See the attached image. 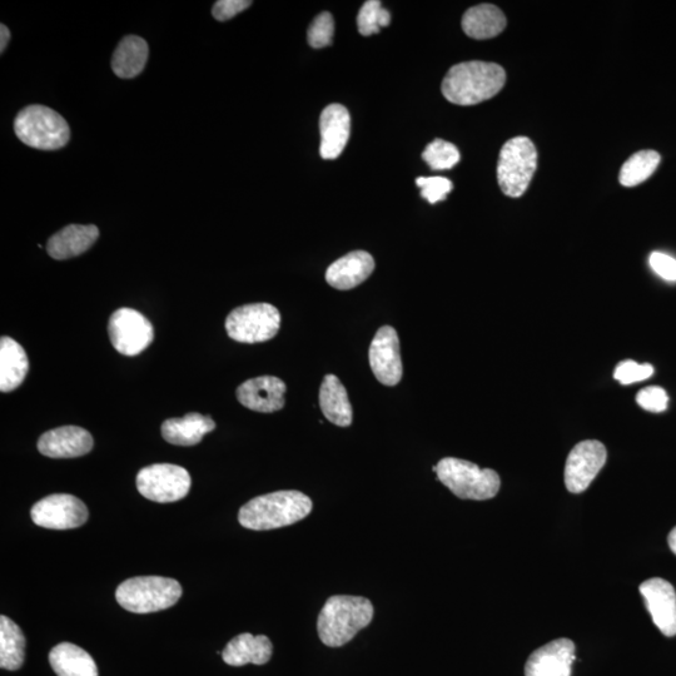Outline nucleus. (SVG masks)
Returning a JSON list of instances; mask_svg holds the SVG:
<instances>
[{
    "instance_id": "obj_3",
    "label": "nucleus",
    "mask_w": 676,
    "mask_h": 676,
    "mask_svg": "<svg viewBox=\"0 0 676 676\" xmlns=\"http://www.w3.org/2000/svg\"><path fill=\"white\" fill-rule=\"evenodd\" d=\"M506 73L499 64L465 62L447 72L441 91L457 106H474L495 97L504 88Z\"/></svg>"
},
{
    "instance_id": "obj_35",
    "label": "nucleus",
    "mask_w": 676,
    "mask_h": 676,
    "mask_svg": "<svg viewBox=\"0 0 676 676\" xmlns=\"http://www.w3.org/2000/svg\"><path fill=\"white\" fill-rule=\"evenodd\" d=\"M636 402H638L641 409L659 414V412L665 411L666 407H668L669 397L661 387L650 386L645 387V389L639 392L638 396H636Z\"/></svg>"
},
{
    "instance_id": "obj_9",
    "label": "nucleus",
    "mask_w": 676,
    "mask_h": 676,
    "mask_svg": "<svg viewBox=\"0 0 676 676\" xmlns=\"http://www.w3.org/2000/svg\"><path fill=\"white\" fill-rule=\"evenodd\" d=\"M191 484L188 471L177 465H151L144 467L137 475V487L141 495L161 504L185 499Z\"/></svg>"
},
{
    "instance_id": "obj_27",
    "label": "nucleus",
    "mask_w": 676,
    "mask_h": 676,
    "mask_svg": "<svg viewBox=\"0 0 676 676\" xmlns=\"http://www.w3.org/2000/svg\"><path fill=\"white\" fill-rule=\"evenodd\" d=\"M506 18L504 13L492 4H480L472 7L462 18V29L470 38L490 39L504 31Z\"/></svg>"
},
{
    "instance_id": "obj_24",
    "label": "nucleus",
    "mask_w": 676,
    "mask_h": 676,
    "mask_svg": "<svg viewBox=\"0 0 676 676\" xmlns=\"http://www.w3.org/2000/svg\"><path fill=\"white\" fill-rule=\"evenodd\" d=\"M320 407L326 419L340 427L352 424V406L345 386L335 375H326L320 389Z\"/></svg>"
},
{
    "instance_id": "obj_39",
    "label": "nucleus",
    "mask_w": 676,
    "mask_h": 676,
    "mask_svg": "<svg viewBox=\"0 0 676 676\" xmlns=\"http://www.w3.org/2000/svg\"><path fill=\"white\" fill-rule=\"evenodd\" d=\"M668 543L671 551L676 555V526L673 530L670 531L668 536Z\"/></svg>"
},
{
    "instance_id": "obj_7",
    "label": "nucleus",
    "mask_w": 676,
    "mask_h": 676,
    "mask_svg": "<svg viewBox=\"0 0 676 676\" xmlns=\"http://www.w3.org/2000/svg\"><path fill=\"white\" fill-rule=\"evenodd\" d=\"M538 167V152L528 137H515L502 147L497 163V182L506 196L524 195Z\"/></svg>"
},
{
    "instance_id": "obj_29",
    "label": "nucleus",
    "mask_w": 676,
    "mask_h": 676,
    "mask_svg": "<svg viewBox=\"0 0 676 676\" xmlns=\"http://www.w3.org/2000/svg\"><path fill=\"white\" fill-rule=\"evenodd\" d=\"M661 161L655 151H640L633 154L621 168L619 181L624 187H635L649 180Z\"/></svg>"
},
{
    "instance_id": "obj_25",
    "label": "nucleus",
    "mask_w": 676,
    "mask_h": 676,
    "mask_svg": "<svg viewBox=\"0 0 676 676\" xmlns=\"http://www.w3.org/2000/svg\"><path fill=\"white\" fill-rule=\"evenodd\" d=\"M49 663L58 676H98L96 661L92 656L71 643L54 646L49 653Z\"/></svg>"
},
{
    "instance_id": "obj_13",
    "label": "nucleus",
    "mask_w": 676,
    "mask_h": 676,
    "mask_svg": "<svg viewBox=\"0 0 676 676\" xmlns=\"http://www.w3.org/2000/svg\"><path fill=\"white\" fill-rule=\"evenodd\" d=\"M370 366L377 380L385 386H396L402 379L399 335L394 327L384 326L377 331L369 352Z\"/></svg>"
},
{
    "instance_id": "obj_22",
    "label": "nucleus",
    "mask_w": 676,
    "mask_h": 676,
    "mask_svg": "<svg viewBox=\"0 0 676 676\" xmlns=\"http://www.w3.org/2000/svg\"><path fill=\"white\" fill-rule=\"evenodd\" d=\"M216 429V422L210 416H203L197 412L163 422L162 436L169 444L177 446H195L200 444L203 437Z\"/></svg>"
},
{
    "instance_id": "obj_31",
    "label": "nucleus",
    "mask_w": 676,
    "mask_h": 676,
    "mask_svg": "<svg viewBox=\"0 0 676 676\" xmlns=\"http://www.w3.org/2000/svg\"><path fill=\"white\" fill-rule=\"evenodd\" d=\"M390 23V13L385 8H382L379 0H369V2H366L360 9L359 16H357V26H359V32L364 37L380 33V29L389 27Z\"/></svg>"
},
{
    "instance_id": "obj_17",
    "label": "nucleus",
    "mask_w": 676,
    "mask_h": 676,
    "mask_svg": "<svg viewBox=\"0 0 676 676\" xmlns=\"http://www.w3.org/2000/svg\"><path fill=\"white\" fill-rule=\"evenodd\" d=\"M93 445L91 432L78 426H63L43 434L38 450L52 459H73L89 454Z\"/></svg>"
},
{
    "instance_id": "obj_26",
    "label": "nucleus",
    "mask_w": 676,
    "mask_h": 676,
    "mask_svg": "<svg viewBox=\"0 0 676 676\" xmlns=\"http://www.w3.org/2000/svg\"><path fill=\"white\" fill-rule=\"evenodd\" d=\"M148 44L137 36L124 37L113 53L112 69L122 79L136 78L148 61Z\"/></svg>"
},
{
    "instance_id": "obj_21",
    "label": "nucleus",
    "mask_w": 676,
    "mask_h": 676,
    "mask_svg": "<svg viewBox=\"0 0 676 676\" xmlns=\"http://www.w3.org/2000/svg\"><path fill=\"white\" fill-rule=\"evenodd\" d=\"M273 651L271 640L266 635L245 633L233 638L222 651V658L231 666L247 664L265 665Z\"/></svg>"
},
{
    "instance_id": "obj_10",
    "label": "nucleus",
    "mask_w": 676,
    "mask_h": 676,
    "mask_svg": "<svg viewBox=\"0 0 676 676\" xmlns=\"http://www.w3.org/2000/svg\"><path fill=\"white\" fill-rule=\"evenodd\" d=\"M108 335L119 354L137 356L142 354L154 340L152 323L141 312L132 308H119L108 322Z\"/></svg>"
},
{
    "instance_id": "obj_30",
    "label": "nucleus",
    "mask_w": 676,
    "mask_h": 676,
    "mask_svg": "<svg viewBox=\"0 0 676 676\" xmlns=\"http://www.w3.org/2000/svg\"><path fill=\"white\" fill-rule=\"evenodd\" d=\"M422 158L434 171H445L455 167L460 162L461 156L455 144L444 139H435L434 142L427 144Z\"/></svg>"
},
{
    "instance_id": "obj_18",
    "label": "nucleus",
    "mask_w": 676,
    "mask_h": 676,
    "mask_svg": "<svg viewBox=\"0 0 676 676\" xmlns=\"http://www.w3.org/2000/svg\"><path fill=\"white\" fill-rule=\"evenodd\" d=\"M351 117L342 104H330L321 114L320 154L323 159H336L344 152L350 139Z\"/></svg>"
},
{
    "instance_id": "obj_34",
    "label": "nucleus",
    "mask_w": 676,
    "mask_h": 676,
    "mask_svg": "<svg viewBox=\"0 0 676 676\" xmlns=\"http://www.w3.org/2000/svg\"><path fill=\"white\" fill-rule=\"evenodd\" d=\"M653 374L654 367L649 364L639 365L635 361H624L616 367L614 379L626 386L648 380Z\"/></svg>"
},
{
    "instance_id": "obj_16",
    "label": "nucleus",
    "mask_w": 676,
    "mask_h": 676,
    "mask_svg": "<svg viewBox=\"0 0 676 676\" xmlns=\"http://www.w3.org/2000/svg\"><path fill=\"white\" fill-rule=\"evenodd\" d=\"M575 644L570 639H556L529 656L525 676H571Z\"/></svg>"
},
{
    "instance_id": "obj_32",
    "label": "nucleus",
    "mask_w": 676,
    "mask_h": 676,
    "mask_svg": "<svg viewBox=\"0 0 676 676\" xmlns=\"http://www.w3.org/2000/svg\"><path fill=\"white\" fill-rule=\"evenodd\" d=\"M333 34H335V22L330 13L323 12L313 19L308 28V43L315 49L331 46Z\"/></svg>"
},
{
    "instance_id": "obj_1",
    "label": "nucleus",
    "mask_w": 676,
    "mask_h": 676,
    "mask_svg": "<svg viewBox=\"0 0 676 676\" xmlns=\"http://www.w3.org/2000/svg\"><path fill=\"white\" fill-rule=\"evenodd\" d=\"M312 500L303 492L277 491L255 497L243 505L238 521L248 530L266 531L298 523L312 511Z\"/></svg>"
},
{
    "instance_id": "obj_37",
    "label": "nucleus",
    "mask_w": 676,
    "mask_h": 676,
    "mask_svg": "<svg viewBox=\"0 0 676 676\" xmlns=\"http://www.w3.org/2000/svg\"><path fill=\"white\" fill-rule=\"evenodd\" d=\"M649 263L651 270L665 281L676 282V260L663 252H653Z\"/></svg>"
},
{
    "instance_id": "obj_23",
    "label": "nucleus",
    "mask_w": 676,
    "mask_h": 676,
    "mask_svg": "<svg viewBox=\"0 0 676 676\" xmlns=\"http://www.w3.org/2000/svg\"><path fill=\"white\" fill-rule=\"evenodd\" d=\"M29 362L26 351L13 338L0 340V390L11 392L26 380Z\"/></svg>"
},
{
    "instance_id": "obj_20",
    "label": "nucleus",
    "mask_w": 676,
    "mask_h": 676,
    "mask_svg": "<svg viewBox=\"0 0 676 676\" xmlns=\"http://www.w3.org/2000/svg\"><path fill=\"white\" fill-rule=\"evenodd\" d=\"M98 237L99 230L96 226L69 225L49 238L47 252L54 260H68L87 252Z\"/></svg>"
},
{
    "instance_id": "obj_15",
    "label": "nucleus",
    "mask_w": 676,
    "mask_h": 676,
    "mask_svg": "<svg viewBox=\"0 0 676 676\" xmlns=\"http://www.w3.org/2000/svg\"><path fill=\"white\" fill-rule=\"evenodd\" d=\"M285 382L275 376H261L243 382L236 391L240 404L252 411L271 414L285 406Z\"/></svg>"
},
{
    "instance_id": "obj_38",
    "label": "nucleus",
    "mask_w": 676,
    "mask_h": 676,
    "mask_svg": "<svg viewBox=\"0 0 676 676\" xmlns=\"http://www.w3.org/2000/svg\"><path fill=\"white\" fill-rule=\"evenodd\" d=\"M9 41H11V32H9L8 27L2 24V27H0V52L6 51Z\"/></svg>"
},
{
    "instance_id": "obj_6",
    "label": "nucleus",
    "mask_w": 676,
    "mask_h": 676,
    "mask_svg": "<svg viewBox=\"0 0 676 676\" xmlns=\"http://www.w3.org/2000/svg\"><path fill=\"white\" fill-rule=\"evenodd\" d=\"M14 132L26 146L42 151L61 149L71 138L66 119L53 109L39 104L19 112L14 121Z\"/></svg>"
},
{
    "instance_id": "obj_19",
    "label": "nucleus",
    "mask_w": 676,
    "mask_h": 676,
    "mask_svg": "<svg viewBox=\"0 0 676 676\" xmlns=\"http://www.w3.org/2000/svg\"><path fill=\"white\" fill-rule=\"evenodd\" d=\"M374 270V257L365 251H355L328 267L326 281L336 290H352L364 283Z\"/></svg>"
},
{
    "instance_id": "obj_33",
    "label": "nucleus",
    "mask_w": 676,
    "mask_h": 676,
    "mask_svg": "<svg viewBox=\"0 0 676 676\" xmlns=\"http://www.w3.org/2000/svg\"><path fill=\"white\" fill-rule=\"evenodd\" d=\"M416 185L421 188V196L431 205L445 201L452 191V182L445 177H420Z\"/></svg>"
},
{
    "instance_id": "obj_36",
    "label": "nucleus",
    "mask_w": 676,
    "mask_h": 676,
    "mask_svg": "<svg viewBox=\"0 0 676 676\" xmlns=\"http://www.w3.org/2000/svg\"><path fill=\"white\" fill-rule=\"evenodd\" d=\"M251 6L250 0H218L212 8V16L218 22H227Z\"/></svg>"
},
{
    "instance_id": "obj_4",
    "label": "nucleus",
    "mask_w": 676,
    "mask_h": 676,
    "mask_svg": "<svg viewBox=\"0 0 676 676\" xmlns=\"http://www.w3.org/2000/svg\"><path fill=\"white\" fill-rule=\"evenodd\" d=\"M434 471L439 480L452 494L464 500H490L500 490L501 480L497 472L480 469L470 461L445 457Z\"/></svg>"
},
{
    "instance_id": "obj_2",
    "label": "nucleus",
    "mask_w": 676,
    "mask_h": 676,
    "mask_svg": "<svg viewBox=\"0 0 676 676\" xmlns=\"http://www.w3.org/2000/svg\"><path fill=\"white\" fill-rule=\"evenodd\" d=\"M374 614V605L369 599L350 595L332 596L318 615V636L326 646L341 648L371 624Z\"/></svg>"
},
{
    "instance_id": "obj_12",
    "label": "nucleus",
    "mask_w": 676,
    "mask_h": 676,
    "mask_svg": "<svg viewBox=\"0 0 676 676\" xmlns=\"http://www.w3.org/2000/svg\"><path fill=\"white\" fill-rule=\"evenodd\" d=\"M608 451L596 440H586L571 450L565 466L566 489L573 494L584 492L603 469Z\"/></svg>"
},
{
    "instance_id": "obj_8",
    "label": "nucleus",
    "mask_w": 676,
    "mask_h": 676,
    "mask_svg": "<svg viewBox=\"0 0 676 676\" xmlns=\"http://www.w3.org/2000/svg\"><path fill=\"white\" fill-rule=\"evenodd\" d=\"M281 313L270 303H252L235 308L226 320L228 336L241 344L272 340L280 331Z\"/></svg>"
},
{
    "instance_id": "obj_28",
    "label": "nucleus",
    "mask_w": 676,
    "mask_h": 676,
    "mask_svg": "<svg viewBox=\"0 0 676 676\" xmlns=\"http://www.w3.org/2000/svg\"><path fill=\"white\" fill-rule=\"evenodd\" d=\"M26 658V636L7 616H0V666L6 670L22 668Z\"/></svg>"
},
{
    "instance_id": "obj_11",
    "label": "nucleus",
    "mask_w": 676,
    "mask_h": 676,
    "mask_svg": "<svg viewBox=\"0 0 676 676\" xmlns=\"http://www.w3.org/2000/svg\"><path fill=\"white\" fill-rule=\"evenodd\" d=\"M31 515L33 523L41 528L69 530L87 523L88 509L76 496L54 494L38 501Z\"/></svg>"
},
{
    "instance_id": "obj_14",
    "label": "nucleus",
    "mask_w": 676,
    "mask_h": 676,
    "mask_svg": "<svg viewBox=\"0 0 676 676\" xmlns=\"http://www.w3.org/2000/svg\"><path fill=\"white\" fill-rule=\"evenodd\" d=\"M646 609L654 624L665 636L676 635V593L674 586L664 579L653 578L640 585Z\"/></svg>"
},
{
    "instance_id": "obj_5",
    "label": "nucleus",
    "mask_w": 676,
    "mask_h": 676,
    "mask_svg": "<svg viewBox=\"0 0 676 676\" xmlns=\"http://www.w3.org/2000/svg\"><path fill=\"white\" fill-rule=\"evenodd\" d=\"M181 596V584L175 579L161 576L128 579L116 591L118 604L136 614L157 613L172 608Z\"/></svg>"
}]
</instances>
